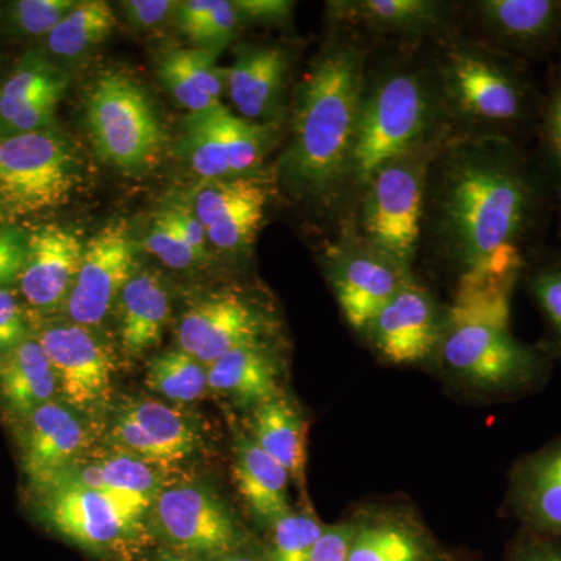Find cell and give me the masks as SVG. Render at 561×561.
Listing matches in <instances>:
<instances>
[{
    "instance_id": "obj_38",
    "label": "cell",
    "mask_w": 561,
    "mask_h": 561,
    "mask_svg": "<svg viewBox=\"0 0 561 561\" xmlns=\"http://www.w3.org/2000/svg\"><path fill=\"white\" fill-rule=\"evenodd\" d=\"M76 3L72 0H18L3 7L0 24L18 35H49Z\"/></svg>"
},
{
    "instance_id": "obj_15",
    "label": "cell",
    "mask_w": 561,
    "mask_h": 561,
    "mask_svg": "<svg viewBox=\"0 0 561 561\" xmlns=\"http://www.w3.org/2000/svg\"><path fill=\"white\" fill-rule=\"evenodd\" d=\"M90 445V427L66 402H47L21 420L22 468L36 490L49 489L79 467Z\"/></svg>"
},
{
    "instance_id": "obj_23",
    "label": "cell",
    "mask_w": 561,
    "mask_h": 561,
    "mask_svg": "<svg viewBox=\"0 0 561 561\" xmlns=\"http://www.w3.org/2000/svg\"><path fill=\"white\" fill-rule=\"evenodd\" d=\"M66 476L106 494L139 523L168 485L162 481L160 467L117 449L91 463H80Z\"/></svg>"
},
{
    "instance_id": "obj_11",
    "label": "cell",
    "mask_w": 561,
    "mask_h": 561,
    "mask_svg": "<svg viewBox=\"0 0 561 561\" xmlns=\"http://www.w3.org/2000/svg\"><path fill=\"white\" fill-rule=\"evenodd\" d=\"M135 242L124 221H110L84 245L66 311L81 327H98L135 275Z\"/></svg>"
},
{
    "instance_id": "obj_33",
    "label": "cell",
    "mask_w": 561,
    "mask_h": 561,
    "mask_svg": "<svg viewBox=\"0 0 561 561\" xmlns=\"http://www.w3.org/2000/svg\"><path fill=\"white\" fill-rule=\"evenodd\" d=\"M522 275L546 327V353L561 357V249L534 250Z\"/></svg>"
},
{
    "instance_id": "obj_26",
    "label": "cell",
    "mask_w": 561,
    "mask_h": 561,
    "mask_svg": "<svg viewBox=\"0 0 561 561\" xmlns=\"http://www.w3.org/2000/svg\"><path fill=\"white\" fill-rule=\"evenodd\" d=\"M234 476L243 500L257 518L273 524L290 512L289 472L245 435L236 438Z\"/></svg>"
},
{
    "instance_id": "obj_3",
    "label": "cell",
    "mask_w": 561,
    "mask_h": 561,
    "mask_svg": "<svg viewBox=\"0 0 561 561\" xmlns=\"http://www.w3.org/2000/svg\"><path fill=\"white\" fill-rule=\"evenodd\" d=\"M437 44L431 60L454 131L516 142L535 131L542 92L527 62L451 33Z\"/></svg>"
},
{
    "instance_id": "obj_46",
    "label": "cell",
    "mask_w": 561,
    "mask_h": 561,
    "mask_svg": "<svg viewBox=\"0 0 561 561\" xmlns=\"http://www.w3.org/2000/svg\"><path fill=\"white\" fill-rule=\"evenodd\" d=\"M179 5L172 0H130L122 3V9L133 27L151 28L168 20Z\"/></svg>"
},
{
    "instance_id": "obj_22",
    "label": "cell",
    "mask_w": 561,
    "mask_h": 561,
    "mask_svg": "<svg viewBox=\"0 0 561 561\" xmlns=\"http://www.w3.org/2000/svg\"><path fill=\"white\" fill-rule=\"evenodd\" d=\"M511 501L531 531L561 538V438L516 465Z\"/></svg>"
},
{
    "instance_id": "obj_49",
    "label": "cell",
    "mask_w": 561,
    "mask_h": 561,
    "mask_svg": "<svg viewBox=\"0 0 561 561\" xmlns=\"http://www.w3.org/2000/svg\"><path fill=\"white\" fill-rule=\"evenodd\" d=\"M217 0H190L181 2L176 9V21L184 35L192 36L201 31L202 25L208 21Z\"/></svg>"
},
{
    "instance_id": "obj_24",
    "label": "cell",
    "mask_w": 561,
    "mask_h": 561,
    "mask_svg": "<svg viewBox=\"0 0 561 561\" xmlns=\"http://www.w3.org/2000/svg\"><path fill=\"white\" fill-rule=\"evenodd\" d=\"M119 337L122 348L133 357L154 348L164 334L171 302L161 276L138 272L119 295Z\"/></svg>"
},
{
    "instance_id": "obj_30",
    "label": "cell",
    "mask_w": 561,
    "mask_h": 561,
    "mask_svg": "<svg viewBox=\"0 0 561 561\" xmlns=\"http://www.w3.org/2000/svg\"><path fill=\"white\" fill-rule=\"evenodd\" d=\"M69 77L65 70L32 50L13 70L0 90V133L14 116L50 99H62Z\"/></svg>"
},
{
    "instance_id": "obj_19",
    "label": "cell",
    "mask_w": 561,
    "mask_h": 561,
    "mask_svg": "<svg viewBox=\"0 0 561 561\" xmlns=\"http://www.w3.org/2000/svg\"><path fill=\"white\" fill-rule=\"evenodd\" d=\"M330 5L334 20L357 33L415 43L453 32V3L440 0H348Z\"/></svg>"
},
{
    "instance_id": "obj_8",
    "label": "cell",
    "mask_w": 561,
    "mask_h": 561,
    "mask_svg": "<svg viewBox=\"0 0 561 561\" xmlns=\"http://www.w3.org/2000/svg\"><path fill=\"white\" fill-rule=\"evenodd\" d=\"M87 125L99 157L131 175L149 169L164 147V131L146 91L122 73L95 81Z\"/></svg>"
},
{
    "instance_id": "obj_12",
    "label": "cell",
    "mask_w": 561,
    "mask_h": 561,
    "mask_svg": "<svg viewBox=\"0 0 561 561\" xmlns=\"http://www.w3.org/2000/svg\"><path fill=\"white\" fill-rule=\"evenodd\" d=\"M479 43L529 62L561 50V0H479L468 3Z\"/></svg>"
},
{
    "instance_id": "obj_36",
    "label": "cell",
    "mask_w": 561,
    "mask_h": 561,
    "mask_svg": "<svg viewBox=\"0 0 561 561\" xmlns=\"http://www.w3.org/2000/svg\"><path fill=\"white\" fill-rule=\"evenodd\" d=\"M267 184L256 176L210 180L195 194L194 210L203 227L208 228L253 203L268 202Z\"/></svg>"
},
{
    "instance_id": "obj_9",
    "label": "cell",
    "mask_w": 561,
    "mask_h": 561,
    "mask_svg": "<svg viewBox=\"0 0 561 561\" xmlns=\"http://www.w3.org/2000/svg\"><path fill=\"white\" fill-rule=\"evenodd\" d=\"M149 513L154 534L169 551L217 559L234 552L241 542V530L227 505L202 483L165 485Z\"/></svg>"
},
{
    "instance_id": "obj_51",
    "label": "cell",
    "mask_w": 561,
    "mask_h": 561,
    "mask_svg": "<svg viewBox=\"0 0 561 561\" xmlns=\"http://www.w3.org/2000/svg\"><path fill=\"white\" fill-rule=\"evenodd\" d=\"M151 561H202L198 559V557H192V556H184V553L173 552L169 551V549H165V551H161L158 553L157 557H154Z\"/></svg>"
},
{
    "instance_id": "obj_31",
    "label": "cell",
    "mask_w": 561,
    "mask_h": 561,
    "mask_svg": "<svg viewBox=\"0 0 561 561\" xmlns=\"http://www.w3.org/2000/svg\"><path fill=\"white\" fill-rule=\"evenodd\" d=\"M225 106L191 113L184 121L180 149L192 171L203 179L220 180L232 176L230 151L224 128Z\"/></svg>"
},
{
    "instance_id": "obj_42",
    "label": "cell",
    "mask_w": 561,
    "mask_h": 561,
    "mask_svg": "<svg viewBox=\"0 0 561 561\" xmlns=\"http://www.w3.org/2000/svg\"><path fill=\"white\" fill-rule=\"evenodd\" d=\"M158 76H160L162 84L171 92L172 98L191 113H202V111L220 105V102L213 101L201 88L195 87L165 55L158 66Z\"/></svg>"
},
{
    "instance_id": "obj_29",
    "label": "cell",
    "mask_w": 561,
    "mask_h": 561,
    "mask_svg": "<svg viewBox=\"0 0 561 561\" xmlns=\"http://www.w3.org/2000/svg\"><path fill=\"white\" fill-rule=\"evenodd\" d=\"M250 431V437L289 472L290 479L305 481L308 427L295 405L280 394L256 405Z\"/></svg>"
},
{
    "instance_id": "obj_28",
    "label": "cell",
    "mask_w": 561,
    "mask_h": 561,
    "mask_svg": "<svg viewBox=\"0 0 561 561\" xmlns=\"http://www.w3.org/2000/svg\"><path fill=\"white\" fill-rule=\"evenodd\" d=\"M206 370L209 389L238 404L256 408L279 397L278 368L261 343L231 351Z\"/></svg>"
},
{
    "instance_id": "obj_13",
    "label": "cell",
    "mask_w": 561,
    "mask_h": 561,
    "mask_svg": "<svg viewBox=\"0 0 561 561\" xmlns=\"http://www.w3.org/2000/svg\"><path fill=\"white\" fill-rule=\"evenodd\" d=\"M41 493L51 529L88 551H111L139 530L140 523L111 497L70 476Z\"/></svg>"
},
{
    "instance_id": "obj_18",
    "label": "cell",
    "mask_w": 561,
    "mask_h": 561,
    "mask_svg": "<svg viewBox=\"0 0 561 561\" xmlns=\"http://www.w3.org/2000/svg\"><path fill=\"white\" fill-rule=\"evenodd\" d=\"M264 317L249 301L232 294L216 295L192 306L181 317L179 348L209 367L231 351L260 345Z\"/></svg>"
},
{
    "instance_id": "obj_14",
    "label": "cell",
    "mask_w": 561,
    "mask_h": 561,
    "mask_svg": "<svg viewBox=\"0 0 561 561\" xmlns=\"http://www.w3.org/2000/svg\"><path fill=\"white\" fill-rule=\"evenodd\" d=\"M38 342L57 378L58 393L69 408L87 413L108 398L113 386V357L90 328L77 323L57 324L44 330Z\"/></svg>"
},
{
    "instance_id": "obj_7",
    "label": "cell",
    "mask_w": 561,
    "mask_h": 561,
    "mask_svg": "<svg viewBox=\"0 0 561 561\" xmlns=\"http://www.w3.org/2000/svg\"><path fill=\"white\" fill-rule=\"evenodd\" d=\"M79 154L62 133L0 136V224L68 205L81 180Z\"/></svg>"
},
{
    "instance_id": "obj_34",
    "label": "cell",
    "mask_w": 561,
    "mask_h": 561,
    "mask_svg": "<svg viewBox=\"0 0 561 561\" xmlns=\"http://www.w3.org/2000/svg\"><path fill=\"white\" fill-rule=\"evenodd\" d=\"M535 131L538 135V153L535 157L548 179L556 213L561 221V58L553 66L546 91L542 92Z\"/></svg>"
},
{
    "instance_id": "obj_25",
    "label": "cell",
    "mask_w": 561,
    "mask_h": 561,
    "mask_svg": "<svg viewBox=\"0 0 561 561\" xmlns=\"http://www.w3.org/2000/svg\"><path fill=\"white\" fill-rule=\"evenodd\" d=\"M58 386L49 359L35 339L0 354V400L22 420L55 401Z\"/></svg>"
},
{
    "instance_id": "obj_16",
    "label": "cell",
    "mask_w": 561,
    "mask_h": 561,
    "mask_svg": "<svg viewBox=\"0 0 561 561\" xmlns=\"http://www.w3.org/2000/svg\"><path fill=\"white\" fill-rule=\"evenodd\" d=\"M442 327L434 297L412 278L376 313L365 334L383 359L411 365L437 350Z\"/></svg>"
},
{
    "instance_id": "obj_44",
    "label": "cell",
    "mask_w": 561,
    "mask_h": 561,
    "mask_svg": "<svg viewBox=\"0 0 561 561\" xmlns=\"http://www.w3.org/2000/svg\"><path fill=\"white\" fill-rule=\"evenodd\" d=\"M27 324L13 291L0 290V354L27 341Z\"/></svg>"
},
{
    "instance_id": "obj_27",
    "label": "cell",
    "mask_w": 561,
    "mask_h": 561,
    "mask_svg": "<svg viewBox=\"0 0 561 561\" xmlns=\"http://www.w3.org/2000/svg\"><path fill=\"white\" fill-rule=\"evenodd\" d=\"M348 561H440V557L416 524L383 515L354 523Z\"/></svg>"
},
{
    "instance_id": "obj_1",
    "label": "cell",
    "mask_w": 561,
    "mask_h": 561,
    "mask_svg": "<svg viewBox=\"0 0 561 561\" xmlns=\"http://www.w3.org/2000/svg\"><path fill=\"white\" fill-rule=\"evenodd\" d=\"M553 213L548 179L522 142L453 133L427 172L420 247L459 283L515 284Z\"/></svg>"
},
{
    "instance_id": "obj_2",
    "label": "cell",
    "mask_w": 561,
    "mask_h": 561,
    "mask_svg": "<svg viewBox=\"0 0 561 561\" xmlns=\"http://www.w3.org/2000/svg\"><path fill=\"white\" fill-rule=\"evenodd\" d=\"M367 61L360 33L342 27L298 87L279 160L280 183L295 197L328 202L348 192Z\"/></svg>"
},
{
    "instance_id": "obj_47",
    "label": "cell",
    "mask_w": 561,
    "mask_h": 561,
    "mask_svg": "<svg viewBox=\"0 0 561 561\" xmlns=\"http://www.w3.org/2000/svg\"><path fill=\"white\" fill-rule=\"evenodd\" d=\"M243 21L261 22V24H280L290 18L294 2L286 0H238Z\"/></svg>"
},
{
    "instance_id": "obj_21",
    "label": "cell",
    "mask_w": 561,
    "mask_h": 561,
    "mask_svg": "<svg viewBox=\"0 0 561 561\" xmlns=\"http://www.w3.org/2000/svg\"><path fill=\"white\" fill-rule=\"evenodd\" d=\"M290 70V55L275 44L242 46L225 69V88L242 119L268 121L279 108Z\"/></svg>"
},
{
    "instance_id": "obj_32",
    "label": "cell",
    "mask_w": 561,
    "mask_h": 561,
    "mask_svg": "<svg viewBox=\"0 0 561 561\" xmlns=\"http://www.w3.org/2000/svg\"><path fill=\"white\" fill-rule=\"evenodd\" d=\"M116 27V16L103 0L77 2L57 27L47 35V47L61 58H79L108 38Z\"/></svg>"
},
{
    "instance_id": "obj_45",
    "label": "cell",
    "mask_w": 561,
    "mask_h": 561,
    "mask_svg": "<svg viewBox=\"0 0 561 561\" xmlns=\"http://www.w3.org/2000/svg\"><path fill=\"white\" fill-rule=\"evenodd\" d=\"M353 534L354 523L324 527L319 541L313 546L309 561H348L350 542Z\"/></svg>"
},
{
    "instance_id": "obj_39",
    "label": "cell",
    "mask_w": 561,
    "mask_h": 561,
    "mask_svg": "<svg viewBox=\"0 0 561 561\" xmlns=\"http://www.w3.org/2000/svg\"><path fill=\"white\" fill-rule=\"evenodd\" d=\"M144 245L149 253L154 254L168 267L176 268V271H184V268H190L205 260V256L192 249L186 239L181 236L164 210L151 221L150 231L146 236Z\"/></svg>"
},
{
    "instance_id": "obj_40",
    "label": "cell",
    "mask_w": 561,
    "mask_h": 561,
    "mask_svg": "<svg viewBox=\"0 0 561 561\" xmlns=\"http://www.w3.org/2000/svg\"><path fill=\"white\" fill-rule=\"evenodd\" d=\"M195 84L201 88L213 101L219 102L225 88V70L219 68L216 54L205 49H179L165 54Z\"/></svg>"
},
{
    "instance_id": "obj_5",
    "label": "cell",
    "mask_w": 561,
    "mask_h": 561,
    "mask_svg": "<svg viewBox=\"0 0 561 561\" xmlns=\"http://www.w3.org/2000/svg\"><path fill=\"white\" fill-rule=\"evenodd\" d=\"M513 287L459 283L443 316L437 345L443 365L479 389L516 393L540 382L545 375V354L512 334Z\"/></svg>"
},
{
    "instance_id": "obj_17",
    "label": "cell",
    "mask_w": 561,
    "mask_h": 561,
    "mask_svg": "<svg viewBox=\"0 0 561 561\" xmlns=\"http://www.w3.org/2000/svg\"><path fill=\"white\" fill-rule=\"evenodd\" d=\"M110 435L117 451L160 468L186 459L198 446L197 430L187 416L153 398L124 405L114 416Z\"/></svg>"
},
{
    "instance_id": "obj_20",
    "label": "cell",
    "mask_w": 561,
    "mask_h": 561,
    "mask_svg": "<svg viewBox=\"0 0 561 561\" xmlns=\"http://www.w3.org/2000/svg\"><path fill=\"white\" fill-rule=\"evenodd\" d=\"M83 242L61 225H44L28 234L20 287L33 308L50 311L68 301L79 273Z\"/></svg>"
},
{
    "instance_id": "obj_4",
    "label": "cell",
    "mask_w": 561,
    "mask_h": 561,
    "mask_svg": "<svg viewBox=\"0 0 561 561\" xmlns=\"http://www.w3.org/2000/svg\"><path fill=\"white\" fill-rule=\"evenodd\" d=\"M453 131L432 60L367 66L346 194L356 198L383 164Z\"/></svg>"
},
{
    "instance_id": "obj_6",
    "label": "cell",
    "mask_w": 561,
    "mask_h": 561,
    "mask_svg": "<svg viewBox=\"0 0 561 561\" xmlns=\"http://www.w3.org/2000/svg\"><path fill=\"white\" fill-rule=\"evenodd\" d=\"M453 133L387 162L357 194L353 230L404 272L412 273L420 250L431 162Z\"/></svg>"
},
{
    "instance_id": "obj_10",
    "label": "cell",
    "mask_w": 561,
    "mask_h": 561,
    "mask_svg": "<svg viewBox=\"0 0 561 561\" xmlns=\"http://www.w3.org/2000/svg\"><path fill=\"white\" fill-rule=\"evenodd\" d=\"M335 297L351 328L365 332L376 313L412 279L351 228L330 253Z\"/></svg>"
},
{
    "instance_id": "obj_50",
    "label": "cell",
    "mask_w": 561,
    "mask_h": 561,
    "mask_svg": "<svg viewBox=\"0 0 561 561\" xmlns=\"http://www.w3.org/2000/svg\"><path fill=\"white\" fill-rule=\"evenodd\" d=\"M513 561H561V541L538 534L519 546Z\"/></svg>"
},
{
    "instance_id": "obj_35",
    "label": "cell",
    "mask_w": 561,
    "mask_h": 561,
    "mask_svg": "<svg viewBox=\"0 0 561 561\" xmlns=\"http://www.w3.org/2000/svg\"><path fill=\"white\" fill-rule=\"evenodd\" d=\"M147 387L175 402L203 398L208 387V370L184 351L169 350L150 362Z\"/></svg>"
},
{
    "instance_id": "obj_52",
    "label": "cell",
    "mask_w": 561,
    "mask_h": 561,
    "mask_svg": "<svg viewBox=\"0 0 561 561\" xmlns=\"http://www.w3.org/2000/svg\"><path fill=\"white\" fill-rule=\"evenodd\" d=\"M216 561H262L260 559H256V557L249 556V553H241V552H230L225 553V556L217 557V559H214Z\"/></svg>"
},
{
    "instance_id": "obj_41",
    "label": "cell",
    "mask_w": 561,
    "mask_h": 561,
    "mask_svg": "<svg viewBox=\"0 0 561 561\" xmlns=\"http://www.w3.org/2000/svg\"><path fill=\"white\" fill-rule=\"evenodd\" d=\"M242 22L245 21H243L241 11H239L236 2L217 0L208 21L202 25L201 31L195 33L191 39L197 43L201 49L216 54L221 47L230 43Z\"/></svg>"
},
{
    "instance_id": "obj_48",
    "label": "cell",
    "mask_w": 561,
    "mask_h": 561,
    "mask_svg": "<svg viewBox=\"0 0 561 561\" xmlns=\"http://www.w3.org/2000/svg\"><path fill=\"white\" fill-rule=\"evenodd\" d=\"M169 219L175 225L176 230L181 232L192 249L197 250L203 256H206V241H208V234H206V228L203 227L201 220L195 216L194 210L184 208V206L173 205L172 208L165 209Z\"/></svg>"
},
{
    "instance_id": "obj_43",
    "label": "cell",
    "mask_w": 561,
    "mask_h": 561,
    "mask_svg": "<svg viewBox=\"0 0 561 561\" xmlns=\"http://www.w3.org/2000/svg\"><path fill=\"white\" fill-rule=\"evenodd\" d=\"M28 234L14 225L0 224V290L20 279L27 257Z\"/></svg>"
},
{
    "instance_id": "obj_37",
    "label": "cell",
    "mask_w": 561,
    "mask_h": 561,
    "mask_svg": "<svg viewBox=\"0 0 561 561\" xmlns=\"http://www.w3.org/2000/svg\"><path fill=\"white\" fill-rule=\"evenodd\" d=\"M323 524L305 512H287L272 524V545L265 561H309Z\"/></svg>"
}]
</instances>
